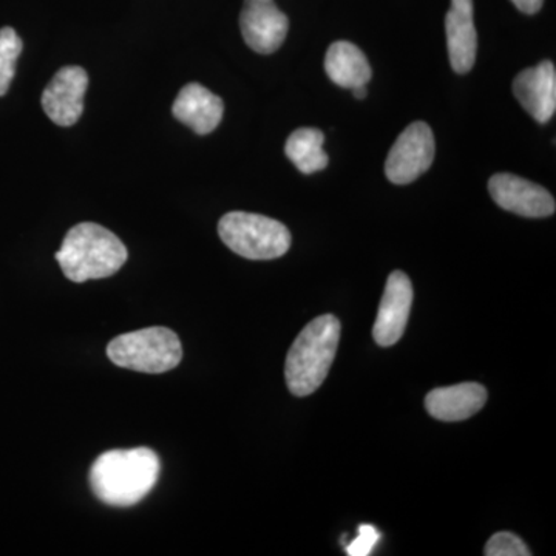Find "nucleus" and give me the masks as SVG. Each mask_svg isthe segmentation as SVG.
<instances>
[{
    "instance_id": "9d476101",
    "label": "nucleus",
    "mask_w": 556,
    "mask_h": 556,
    "mask_svg": "<svg viewBox=\"0 0 556 556\" xmlns=\"http://www.w3.org/2000/svg\"><path fill=\"white\" fill-rule=\"evenodd\" d=\"M413 285L407 274L394 270L387 280L372 336L378 345H394L404 336L413 305Z\"/></svg>"
},
{
    "instance_id": "1a4fd4ad",
    "label": "nucleus",
    "mask_w": 556,
    "mask_h": 556,
    "mask_svg": "<svg viewBox=\"0 0 556 556\" xmlns=\"http://www.w3.org/2000/svg\"><path fill=\"white\" fill-rule=\"evenodd\" d=\"M89 87V75L80 67L61 68L42 94L47 116L61 127L78 123L84 112V97Z\"/></svg>"
},
{
    "instance_id": "39448f33",
    "label": "nucleus",
    "mask_w": 556,
    "mask_h": 556,
    "mask_svg": "<svg viewBox=\"0 0 556 556\" xmlns=\"http://www.w3.org/2000/svg\"><path fill=\"white\" fill-rule=\"evenodd\" d=\"M218 233L230 251L249 260L283 257L292 241L283 223L239 211L229 212L219 219Z\"/></svg>"
},
{
    "instance_id": "aec40b11",
    "label": "nucleus",
    "mask_w": 556,
    "mask_h": 556,
    "mask_svg": "<svg viewBox=\"0 0 556 556\" xmlns=\"http://www.w3.org/2000/svg\"><path fill=\"white\" fill-rule=\"evenodd\" d=\"M521 13L535 14L543 7L544 0H511Z\"/></svg>"
},
{
    "instance_id": "f257e3e1",
    "label": "nucleus",
    "mask_w": 556,
    "mask_h": 556,
    "mask_svg": "<svg viewBox=\"0 0 556 556\" xmlns=\"http://www.w3.org/2000/svg\"><path fill=\"white\" fill-rule=\"evenodd\" d=\"M161 473V460L146 447L110 450L90 468L94 496L112 507H131L152 492Z\"/></svg>"
},
{
    "instance_id": "f8f14e48",
    "label": "nucleus",
    "mask_w": 556,
    "mask_h": 556,
    "mask_svg": "<svg viewBox=\"0 0 556 556\" xmlns=\"http://www.w3.org/2000/svg\"><path fill=\"white\" fill-rule=\"evenodd\" d=\"M473 11V0H452V9L445 17L450 64L459 75L470 72L477 61L478 33Z\"/></svg>"
},
{
    "instance_id": "9b49d317",
    "label": "nucleus",
    "mask_w": 556,
    "mask_h": 556,
    "mask_svg": "<svg viewBox=\"0 0 556 556\" xmlns=\"http://www.w3.org/2000/svg\"><path fill=\"white\" fill-rule=\"evenodd\" d=\"M514 94L519 104L540 124L554 118L556 112V70L554 62L543 61L522 70L514 80Z\"/></svg>"
},
{
    "instance_id": "dca6fc26",
    "label": "nucleus",
    "mask_w": 556,
    "mask_h": 556,
    "mask_svg": "<svg viewBox=\"0 0 556 556\" xmlns=\"http://www.w3.org/2000/svg\"><path fill=\"white\" fill-rule=\"evenodd\" d=\"M324 144V131L302 127L289 135L285 152L302 174L311 175L328 167L329 159Z\"/></svg>"
},
{
    "instance_id": "f03ea898",
    "label": "nucleus",
    "mask_w": 556,
    "mask_h": 556,
    "mask_svg": "<svg viewBox=\"0 0 556 556\" xmlns=\"http://www.w3.org/2000/svg\"><path fill=\"white\" fill-rule=\"evenodd\" d=\"M62 273L75 283L115 276L129 258L123 241L97 223L73 226L56 252Z\"/></svg>"
},
{
    "instance_id": "a211bd4d",
    "label": "nucleus",
    "mask_w": 556,
    "mask_h": 556,
    "mask_svg": "<svg viewBox=\"0 0 556 556\" xmlns=\"http://www.w3.org/2000/svg\"><path fill=\"white\" fill-rule=\"evenodd\" d=\"M486 556H530L529 548L522 543L521 538L510 532H500L490 538L485 544Z\"/></svg>"
},
{
    "instance_id": "f3484780",
    "label": "nucleus",
    "mask_w": 556,
    "mask_h": 556,
    "mask_svg": "<svg viewBox=\"0 0 556 556\" xmlns=\"http://www.w3.org/2000/svg\"><path fill=\"white\" fill-rule=\"evenodd\" d=\"M22 40L13 28L0 30V97L7 94L14 75H16L17 58L22 53Z\"/></svg>"
},
{
    "instance_id": "7ed1b4c3",
    "label": "nucleus",
    "mask_w": 556,
    "mask_h": 556,
    "mask_svg": "<svg viewBox=\"0 0 556 556\" xmlns=\"http://www.w3.org/2000/svg\"><path fill=\"white\" fill-rule=\"evenodd\" d=\"M340 342V321L325 314L309 321L292 343L285 365V378L294 396L313 394L327 379Z\"/></svg>"
},
{
    "instance_id": "2eb2a0df",
    "label": "nucleus",
    "mask_w": 556,
    "mask_h": 556,
    "mask_svg": "<svg viewBox=\"0 0 556 556\" xmlns=\"http://www.w3.org/2000/svg\"><path fill=\"white\" fill-rule=\"evenodd\" d=\"M325 70L332 83L348 90L367 86L372 76L371 65L364 51L346 40H338L329 47Z\"/></svg>"
},
{
    "instance_id": "423d86ee",
    "label": "nucleus",
    "mask_w": 556,
    "mask_h": 556,
    "mask_svg": "<svg viewBox=\"0 0 556 556\" xmlns=\"http://www.w3.org/2000/svg\"><path fill=\"white\" fill-rule=\"evenodd\" d=\"M437 153L433 130L426 123L409 124L402 131L387 156L386 175L399 186L416 181L433 164Z\"/></svg>"
},
{
    "instance_id": "20e7f679",
    "label": "nucleus",
    "mask_w": 556,
    "mask_h": 556,
    "mask_svg": "<svg viewBox=\"0 0 556 556\" xmlns=\"http://www.w3.org/2000/svg\"><path fill=\"white\" fill-rule=\"evenodd\" d=\"M108 356L116 367L161 375L178 367L182 346L169 328H144L113 339L108 346Z\"/></svg>"
},
{
    "instance_id": "4468645a",
    "label": "nucleus",
    "mask_w": 556,
    "mask_h": 556,
    "mask_svg": "<svg viewBox=\"0 0 556 556\" xmlns=\"http://www.w3.org/2000/svg\"><path fill=\"white\" fill-rule=\"evenodd\" d=\"M485 402V387L466 382L431 391L426 397V408L434 419L442 422H459L481 412Z\"/></svg>"
},
{
    "instance_id": "6e6552de",
    "label": "nucleus",
    "mask_w": 556,
    "mask_h": 556,
    "mask_svg": "<svg viewBox=\"0 0 556 556\" xmlns=\"http://www.w3.org/2000/svg\"><path fill=\"white\" fill-rule=\"evenodd\" d=\"M240 28L249 49L270 54L276 53L287 39L289 20L274 0H244Z\"/></svg>"
},
{
    "instance_id": "6ab92c4d",
    "label": "nucleus",
    "mask_w": 556,
    "mask_h": 556,
    "mask_svg": "<svg viewBox=\"0 0 556 556\" xmlns=\"http://www.w3.org/2000/svg\"><path fill=\"white\" fill-rule=\"evenodd\" d=\"M380 540L379 530L369 525L358 527V535L356 540L351 541L346 546V554L350 556H368L371 554L372 547Z\"/></svg>"
},
{
    "instance_id": "412c9836",
    "label": "nucleus",
    "mask_w": 556,
    "mask_h": 556,
    "mask_svg": "<svg viewBox=\"0 0 556 556\" xmlns=\"http://www.w3.org/2000/svg\"><path fill=\"white\" fill-rule=\"evenodd\" d=\"M353 94L357 100H364V98H367V86L356 87V89H353Z\"/></svg>"
},
{
    "instance_id": "ddd939ff",
    "label": "nucleus",
    "mask_w": 556,
    "mask_h": 556,
    "mask_svg": "<svg viewBox=\"0 0 556 556\" xmlns=\"http://www.w3.org/2000/svg\"><path fill=\"white\" fill-rule=\"evenodd\" d=\"M172 113L195 134L208 135L222 123L225 102L206 87L192 83L179 91Z\"/></svg>"
},
{
    "instance_id": "0eeeda50",
    "label": "nucleus",
    "mask_w": 556,
    "mask_h": 556,
    "mask_svg": "<svg viewBox=\"0 0 556 556\" xmlns=\"http://www.w3.org/2000/svg\"><path fill=\"white\" fill-rule=\"evenodd\" d=\"M489 192L497 206L521 217L546 218L556 211L554 195L547 189L518 175H493Z\"/></svg>"
}]
</instances>
